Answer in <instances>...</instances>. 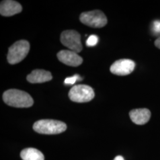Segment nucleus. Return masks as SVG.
Listing matches in <instances>:
<instances>
[{"instance_id":"2","label":"nucleus","mask_w":160,"mask_h":160,"mask_svg":"<svg viewBox=\"0 0 160 160\" xmlns=\"http://www.w3.org/2000/svg\"><path fill=\"white\" fill-rule=\"evenodd\" d=\"M33 128L34 131L39 133L53 135L65 131L67 125L59 120L43 119L36 122Z\"/></svg>"},{"instance_id":"14","label":"nucleus","mask_w":160,"mask_h":160,"mask_svg":"<svg viewBox=\"0 0 160 160\" xmlns=\"http://www.w3.org/2000/svg\"><path fill=\"white\" fill-rule=\"evenodd\" d=\"M82 80V78L80 77L79 75L76 74L72 77L67 78L64 81V83L67 85H72L75 84V82L77 81H81Z\"/></svg>"},{"instance_id":"10","label":"nucleus","mask_w":160,"mask_h":160,"mask_svg":"<svg viewBox=\"0 0 160 160\" xmlns=\"http://www.w3.org/2000/svg\"><path fill=\"white\" fill-rule=\"evenodd\" d=\"M132 121L138 125H145L151 118V112L148 109H133L129 112Z\"/></svg>"},{"instance_id":"13","label":"nucleus","mask_w":160,"mask_h":160,"mask_svg":"<svg viewBox=\"0 0 160 160\" xmlns=\"http://www.w3.org/2000/svg\"><path fill=\"white\" fill-rule=\"evenodd\" d=\"M98 42V38L96 35L90 36L86 41V45L89 47L96 46Z\"/></svg>"},{"instance_id":"5","label":"nucleus","mask_w":160,"mask_h":160,"mask_svg":"<svg viewBox=\"0 0 160 160\" xmlns=\"http://www.w3.org/2000/svg\"><path fill=\"white\" fill-rule=\"evenodd\" d=\"M81 22L93 28H101L108 23L107 17L103 12L94 10L82 12L80 16Z\"/></svg>"},{"instance_id":"4","label":"nucleus","mask_w":160,"mask_h":160,"mask_svg":"<svg viewBox=\"0 0 160 160\" xmlns=\"http://www.w3.org/2000/svg\"><path fill=\"white\" fill-rule=\"evenodd\" d=\"M94 92L91 87L84 84L74 86L68 93L70 100L76 103H86L92 100L94 97Z\"/></svg>"},{"instance_id":"6","label":"nucleus","mask_w":160,"mask_h":160,"mask_svg":"<svg viewBox=\"0 0 160 160\" xmlns=\"http://www.w3.org/2000/svg\"><path fill=\"white\" fill-rule=\"evenodd\" d=\"M61 42L64 46L76 53H78L82 49L81 36L75 30L63 31L61 35Z\"/></svg>"},{"instance_id":"1","label":"nucleus","mask_w":160,"mask_h":160,"mask_svg":"<svg viewBox=\"0 0 160 160\" xmlns=\"http://www.w3.org/2000/svg\"><path fill=\"white\" fill-rule=\"evenodd\" d=\"M2 98L7 105L17 108H30L34 103L33 99L28 92L17 89H10L4 92Z\"/></svg>"},{"instance_id":"15","label":"nucleus","mask_w":160,"mask_h":160,"mask_svg":"<svg viewBox=\"0 0 160 160\" xmlns=\"http://www.w3.org/2000/svg\"><path fill=\"white\" fill-rule=\"evenodd\" d=\"M152 30L155 35H160V20H155L152 25Z\"/></svg>"},{"instance_id":"7","label":"nucleus","mask_w":160,"mask_h":160,"mask_svg":"<svg viewBox=\"0 0 160 160\" xmlns=\"http://www.w3.org/2000/svg\"><path fill=\"white\" fill-rule=\"evenodd\" d=\"M135 67V63L131 59H122L116 61L110 67V72L114 75L123 76L130 74Z\"/></svg>"},{"instance_id":"16","label":"nucleus","mask_w":160,"mask_h":160,"mask_svg":"<svg viewBox=\"0 0 160 160\" xmlns=\"http://www.w3.org/2000/svg\"><path fill=\"white\" fill-rule=\"evenodd\" d=\"M155 45L160 49V36H159L155 41Z\"/></svg>"},{"instance_id":"17","label":"nucleus","mask_w":160,"mask_h":160,"mask_svg":"<svg viewBox=\"0 0 160 160\" xmlns=\"http://www.w3.org/2000/svg\"><path fill=\"white\" fill-rule=\"evenodd\" d=\"M113 160H125L123 157L122 156H120V155H118L117 157H116L114 158Z\"/></svg>"},{"instance_id":"11","label":"nucleus","mask_w":160,"mask_h":160,"mask_svg":"<svg viewBox=\"0 0 160 160\" xmlns=\"http://www.w3.org/2000/svg\"><path fill=\"white\" fill-rule=\"evenodd\" d=\"M52 79L51 73L49 71H47L43 69H35L33 70L27 77V80L29 82L42 83L47 81H49Z\"/></svg>"},{"instance_id":"12","label":"nucleus","mask_w":160,"mask_h":160,"mask_svg":"<svg viewBox=\"0 0 160 160\" xmlns=\"http://www.w3.org/2000/svg\"><path fill=\"white\" fill-rule=\"evenodd\" d=\"M20 157L23 160H45L44 155L40 151L33 148L24 149Z\"/></svg>"},{"instance_id":"3","label":"nucleus","mask_w":160,"mask_h":160,"mask_svg":"<svg viewBox=\"0 0 160 160\" xmlns=\"http://www.w3.org/2000/svg\"><path fill=\"white\" fill-rule=\"evenodd\" d=\"M30 50V44L27 40H20L9 48L7 60L9 63L14 65L22 61L27 57Z\"/></svg>"},{"instance_id":"8","label":"nucleus","mask_w":160,"mask_h":160,"mask_svg":"<svg viewBox=\"0 0 160 160\" xmlns=\"http://www.w3.org/2000/svg\"><path fill=\"white\" fill-rule=\"evenodd\" d=\"M57 57L59 61L71 67H78L83 62L82 58L71 50H62L58 53Z\"/></svg>"},{"instance_id":"9","label":"nucleus","mask_w":160,"mask_h":160,"mask_svg":"<svg viewBox=\"0 0 160 160\" xmlns=\"http://www.w3.org/2000/svg\"><path fill=\"white\" fill-rule=\"evenodd\" d=\"M22 11V7L17 1L6 0L1 2L0 13L3 16H12L20 13Z\"/></svg>"}]
</instances>
